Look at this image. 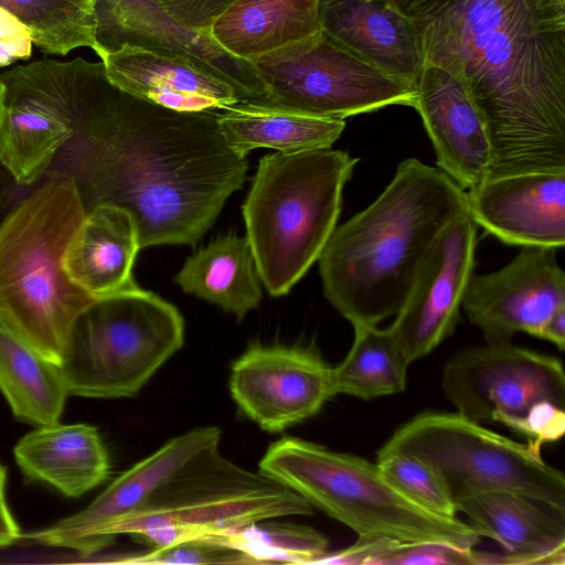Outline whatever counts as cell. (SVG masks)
<instances>
[{
	"label": "cell",
	"mask_w": 565,
	"mask_h": 565,
	"mask_svg": "<svg viewBox=\"0 0 565 565\" xmlns=\"http://www.w3.org/2000/svg\"><path fill=\"white\" fill-rule=\"evenodd\" d=\"M55 78L75 134L56 159L86 211L113 204L134 217L140 248L194 246L248 169L225 143L220 110L186 113L114 85L103 62H58Z\"/></svg>",
	"instance_id": "1"
},
{
	"label": "cell",
	"mask_w": 565,
	"mask_h": 565,
	"mask_svg": "<svg viewBox=\"0 0 565 565\" xmlns=\"http://www.w3.org/2000/svg\"><path fill=\"white\" fill-rule=\"evenodd\" d=\"M486 127L487 179L565 171V0H393Z\"/></svg>",
	"instance_id": "2"
},
{
	"label": "cell",
	"mask_w": 565,
	"mask_h": 565,
	"mask_svg": "<svg viewBox=\"0 0 565 565\" xmlns=\"http://www.w3.org/2000/svg\"><path fill=\"white\" fill-rule=\"evenodd\" d=\"M466 212V191L446 173L403 160L377 199L331 234L318 258L326 298L353 328L396 315L439 233Z\"/></svg>",
	"instance_id": "3"
},
{
	"label": "cell",
	"mask_w": 565,
	"mask_h": 565,
	"mask_svg": "<svg viewBox=\"0 0 565 565\" xmlns=\"http://www.w3.org/2000/svg\"><path fill=\"white\" fill-rule=\"evenodd\" d=\"M85 214L74 181L52 174L0 223V324L55 364L77 319L98 299L64 268Z\"/></svg>",
	"instance_id": "4"
},
{
	"label": "cell",
	"mask_w": 565,
	"mask_h": 565,
	"mask_svg": "<svg viewBox=\"0 0 565 565\" xmlns=\"http://www.w3.org/2000/svg\"><path fill=\"white\" fill-rule=\"evenodd\" d=\"M359 159L331 148L266 154L243 204L260 280L287 295L318 260L341 212Z\"/></svg>",
	"instance_id": "5"
},
{
	"label": "cell",
	"mask_w": 565,
	"mask_h": 565,
	"mask_svg": "<svg viewBox=\"0 0 565 565\" xmlns=\"http://www.w3.org/2000/svg\"><path fill=\"white\" fill-rule=\"evenodd\" d=\"M259 471L359 536L436 542L461 548H473L481 541L468 523L419 507L394 488L376 463L351 454L284 437L268 447Z\"/></svg>",
	"instance_id": "6"
},
{
	"label": "cell",
	"mask_w": 565,
	"mask_h": 565,
	"mask_svg": "<svg viewBox=\"0 0 565 565\" xmlns=\"http://www.w3.org/2000/svg\"><path fill=\"white\" fill-rule=\"evenodd\" d=\"M311 514V504L300 494L260 471L236 466L217 446L172 475L111 535L130 534L154 548L267 519Z\"/></svg>",
	"instance_id": "7"
},
{
	"label": "cell",
	"mask_w": 565,
	"mask_h": 565,
	"mask_svg": "<svg viewBox=\"0 0 565 565\" xmlns=\"http://www.w3.org/2000/svg\"><path fill=\"white\" fill-rule=\"evenodd\" d=\"M183 341L184 320L177 307L136 287L98 298L87 308L56 365L70 395L130 397Z\"/></svg>",
	"instance_id": "8"
},
{
	"label": "cell",
	"mask_w": 565,
	"mask_h": 565,
	"mask_svg": "<svg viewBox=\"0 0 565 565\" xmlns=\"http://www.w3.org/2000/svg\"><path fill=\"white\" fill-rule=\"evenodd\" d=\"M541 447L512 440L458 413L427 412L397 428L381 449L405 451L430 465L452 499L499 490L565 508V476L544 461Z\"/></svg>",
	"instance_id": "9"
},
{
	"label": "cell",
	"mask_w": 565,
	"mask_h": 565,
	"mask_svg": "<svg viewBox=\"0 0 565 565\" xmlns=\"http://www.w3.org/2000/svg\"><path fill=\"white\" fill-rule=\"evenodd\" d=\"M441 388L457 413L501 423L540 445L565 431L561 360L511 342L466 349L445 365Z\"/></svg>",
	"instance_id": "10"
},
{
	"label": "cell",
	"mask_w": 565,
	"mask_h": 565,
	"mask_svg": "<svg viewBox=\"0 0 565 565\" xmlns=\"http://www.w3.org/2000/svg\"><path fill=\"white\" fill-rule=\"evenodd\" d=\"M269 105L332 118L391 105L414 106L416 90L369 64L321 30L250 61Z\"/></svg>",
	"instance_id": "11"
},
{
	"label": "cell",
	"mask_w": 565,
	"mask_h": 565,
	"mask_svg": "<svg viewBox=\"0 0 565 565\" xmlns=\"http://www.w3.org/2000/svg\"><path fill=\"white\" fill-rule=\"evenodd\" d=\"M230 391L242 413L269 433L313 416L335 395L332 367L315 347L260 343L232 365Z\"/></svg>",
	"instance_id": "12"
},
{
	"label": "cell",
	"mask_w": 565,
	"mask_h": 565,
	"mask_svg": "<svg viewBox=\"0 0 565 565\" xmlns=\"http://www.w3.org/2000/svg\"><path fill=\"white\" fill-rule=\"evenodd\" d=\"M96 54L137 47L179 57L230 83L243 102L268 104L250 62L222 49L209 33L190 31L156 0H93Z\"/></svg>",
	"instance_id": "13"
},
{
	"label": "cell",
	"mask_w": 565,
	"mask_h": 565,
	"mask_svg": "<svg viewBox=\"0 0 565 565\" xmlns=\"http://www.w3.org/2000/svg\"><path fill=\"white\" fill-rule=\"evenodd\" d=\"M477 227L468 212L458 215L425 256L391 324L408 363L428 355L454 333L473 275Z\"/></svg>",
	"instance_id": "14"
},
{
	"label": "cell",
	"mask_w": 565,
	"mask_h": 565,
	"mask_svg": "<svg viewBox=\"0 0 565 565\" xmlns=\"http://www.w3.org/2000/svg\"><path fill=\"white\" fill-rule=\"evenodd\" d=\"M217 427H196L166 443L116 478L86 508L26 537L38 544L93 554L114 541L111 530L138 512L177 471L206 449L220 446Z\"/></svg>",
	"instance_id": "15"
},
{
	"label": "cell",
	"mask_w": 565,
	"mask_h": 565,
	"mask_svg": "<svg viewBox=\"0 0 565 565\" xmlns=\"http://www.w3.org/2000/svg\"><path fill=\"white\" fill-rule=\"evenodd\" d=\"M556 250L522 247L504 267L471 276L462 309L487 343H509L518 332L537 337L548 317L565 307V273Z\"/></svg>",
	"instance_id": "16"
},
{
	"label": "cell",
	"mask_w": 565,
	"mask_h": 565,
	"mask_svg": "<svg viewBox=\"0 0 565 565\" xmlns=\"http://www.w3.org/2000/svg\"><path fill=\"white\" fill-rule=\"evenodd\" d=\"M6 87L0 115V164L20 185L46 172L75 134L45 60L0 74Z\"/></svg>",
	"instance_id": "17"
},
{
	"label": "cell",
	"mask_w": 565,
	"mask_h": 565,
	"mask_svg": "<svg viewBox=\"0 0 565 565\" xmlns=\"http://www.w3.org/2000/svg\"><path fill=\"white\" fill-rule=\"evenodd\" d=\"M468 214L501 242L558 249L565 244V171L486 179L466 191Z\"/></svg>",
	"instance_id": "18"
},
{
	"label": "cell",
	"mask_w": 565,
	"mask_h": 565,
	"mask_svg": "<svg viewBox=\"0 0 565 565\" xmlns=\"http://www.w3.org/2000/svg\"><path fill=\"white\" fill-rule=\"evenodd\" d=\"M414 108L433 143L438 169L468 191L490 172L491 148L483 121L462 83L447 71L424 64Z\"/></svg>",
	"instance_id": "19"
},
{
	"label": "cell",
	"mask_w": 565,
	"mask_h": 565,
	"mask_svg": "<svg viewBox=\"0 0 565 565\" xmlns=\"http://www.w3.org/2000/svg\"><path fill=\"white\" fill-rule=\"evenodd\" d=\"M454 502L480 536L501 545L509 564H565V508L499 490L461 493Z\"/></svg>",
	"instance_id": "20"
},
{
	"label": "cell",
	"mask_w": 565,
	"mask_h": 565,
	"mask_svg": "<svg viewBox=\"0 0 565 565\" xmlns=\"http://www.w3.org/2000/svg\"><path fill=\"white\" fill-rule=\"evenodd\" d=\"M318 12L323 33L416 88L424 67L417 34L393 0H319Z\"/></svg>",
	"instance_id": "21"
},
{
	"label": "cell",
	"mask_w": 565,
	"mask_h": 565,
	"mask_svg": "<svg viewBox=\"0 0 565 565\" xmlns=\"http://www.w3.org/2000/svg\"><path fill=\"white\" fill-rule=\"evenodd\" d=\"M100 61L118 88L166 108L214 111L243 102L230 83L179 57L122 47Z\"/></svg>",
	"instance_id": "22"
},
{
	"label": "cell",
	"mask_w": 565,
	"mask_h": 565,
	"mask_svg": "<svg viewBox=\"0 0 565 565\" xmlns=\"http://www.w3.org/2000/svg\"><path fill=\"white\" fill-rule=\"evenodd\" d=\"M23 475L51 486L65 497L78 498L104 483L110 458L95 426L60 424L38 426L13 449Z\"/></svg>",
	"instance_id": "23"
},
{
	"label": "cell",
	"mask_w": 565,
	"mask_h": 565,
	"mask_svg": "<svg viewBox=\"0 0 565 565\" xmlns=\"http://www.w3.org/2000/svg\"><path fill=\"white\" fill-rule=\"evenodd\" d=\"M139 249L132 215L117 205L98 204L86 211L72 237L64 268L75 285L103 298L138 287L132 266Z\"/></svg>",
	"instance_id": "24"
},
{
	"label": "cell",
	"mask_w": 565,
	"mask_h": 565,
	"mask_svg": "<svg viewBox=\"0 0 565 565\" xmlns=\"http://www.w3.org/2000/svg\"><path fill=\"white\" fill-rule=\"evenodd\" d=\"M319 0H236L211 26L226 52L250 62L320 31Z\"/></svg>",
	"instance_id": "25"
},
{
	"label": "cell",
	"mask_w": 565,
	"mask_h": 565,
	"mask_svg": "<svg viewBox=\"0 0 565 565\" xmlns=\"http://www.w3.org/2000/svg\"><path fill=\"white\" fill-rule=\"evenodd\" d=\"M217 125L227 147L241 157L256 148L278 152L330 148L345 128L343 119L249 102L220 110Z\"/></svg>",
	"instance_id": "26"
},
{
	"label": "cell",
	"mask_w": 565,
	"mask_h": 565,
	"mask_svg": "<svg viewBox=\"0 0 565 565\" xmlns=\"http://www.w3.org/2000/svg\"><path fill=\"white\" fill-rule=\"evenodd\" d=\"M174 281L238 320L262 300L260 276L246 237L223 236L189 257Z\"/></svg>",
	"instance_id": "27"
},
{
	"label": "cell",
	"mask_w": 565,
	"mask_h": 565,
	"mask_svg": "<svg viewBox=\"0 0 565 565\" xmlns=\"http://www.w3.org/2000/svg\"><path fill=\"white\" fill-rule=\"evenodd\" d=\"M0 391L21 422H58L70 395L58 366L0 324Z\"/></svg>",
	"instance_id": "28"
},
{
	"label": "cell",
	"mask_w": 565,
	"mask_h": 565,
	"mask_svg": "<svg viewBox=\"0 0 565 565\" xmlns=\"http://www.w3.org/2000/svg\"><path fill=\"white\" fill-rule=\"evenodd\" d=\"M408 364L391 327H355L351 349L332 367L334 394L372 399L401 393L406 387Z\"/></svg>",
	"instance_id": "29"
},
{
	"label": "cell",
	"mask_w": 565,
	"mask_h": 565,
	"mask_svg": "<svg viewBox=\"0 0 565 565\" xmlns=\"http://www.w3.org/2000/svg\"><path fill=\"white\" fill-rule=\"evenodd\" d=\"M3 6L23 23L42 52L66 55L78 47L96 52L90 9L72 0H4Z\"/></svg>",
	"instance_id": "30"
},
{
	"label": "cell",
	"mask_w": 565,
	"mask_h": 565,
	"mask_svg": "<svg viewBox=\"0 0 565 565\" xmlns=\"http://www.w3.org/2000/svg\"><path fill=\"white\" fill-rule=\"evenodd\" d=\"M267 519L207 537L233 546L258 564H315L328 552L320 532L299 524Z\"/></svg>",
	"instance_id": "31"
},
{
	"label": "cell",
	"mask_w": 565,
	"mask_h": 565,
	"mask_svg": "<svg viewBox=\"0 0 565 565\" xmlns=\"http://www.w3.org/2000/svg\"><path fill=\"white\" fill-rule=\"evenodd\" d=\"M376 465L394 488L419 507L439 515L456 516V505L445 480L427 462L405 451L380 449Z\"/></svg>",
	"instance_id": "32"
},
{
	"label": "cell",
	"mask_w": 565,
	"mask_h": 565,
	"mask_svg": "<svg viewBox=\"0 0 565 565\" xmlns=\"http://www.w3.org/2000/svg\"><path fill=\"white\" fill-rule=\"evenodd\" d=\"M124 564H258L246 553L209 539H193L118 558Z\"/></svg>",
	"instance_id": "33"
},
{
	"label": "cell",
	"mask_w": 565,
	"mask_h": 565,
	"mask_svg": "<svg viewBox=\"0 0 565 565\" xmlns=\"http://www.w3.org/2000/svg\"><path fill=\"white\" fill-rule=\"evenodd\" d=\"M481 565L497 564L495 553L461 548L436 542H395L377 565Z\"/></svg>",
	"instance_id": "34"
},
{
	"label": "cell",
	"mask_w": 565,
	"mask_h": 565,
	"mask_svg": "<svg viewBox=\"0 0 565 565\" xmlns=\"http://www.w3.org/2000/svg\"><path fill=\"white\" fill-rule=\"evenodd\" d=\"M183 28L209 33L212 24L236 0H156ZM210 34V33H209Z\"/></svg>",
	"instance_id": "35"
},
{
	"label": "cell",
	"mask_w": 565,
	"mask_h": 565,
	"mask_svg": "<svg viewBox=\"0 0 565 565\" xmlns=\"http://www.w3.org/2000/svg\"><path fill=\"white\" fill-rule=\"evenodd\" d=\"M397 542L382 536H359L349 547L327 552L315 564L328 565H377L380 557Z\"/></svg>",
	"instance_id": "36"
},
{
	"label": "cell",
	"mask_w": 565,
	"mask_h": 565,
	"mask_svg": "<svg viewBox=\"0 0 565 565\" xmlns=\"http://www.w3.org/2000/svg\"><path fill=\"white\" fill-rule=\"evenodd\" d=\"M32 45L30 33L23 23L0 6V67L29 58Z\"/></svg>",
	"instance_id": "37"
},
{
	"label": "cell",
	"mask_w": 565,
	"mask_h": 565,
	"mask_svg": "<svg viewBox=\"0 0 565 565\" xmlns=\"http://www.w3.org/2000/svg\"><path fill=\"white\" fill-rule=\"evenodd\" d=\"M537 338L554 343L561 351L565 347V307L557 309L542 326Z\"/></svg>",
	"instance_id": "38"
},
{
	"label": "cell",
	"mask_w": 565,
	"mask_h": 565,
	"mask_svg": "<svg viewBox=\"0 0 565 565\" xmlns=\"http://www.w3.org/2000/svg\"><path fill=\"white\" fill-rule=\"evenodd\" d=\"M21 539L20 527L11 511L0 507V547L15 543Z\"/></svg>",
	"instance_id": "39"
},
{
	"label": "cell",
	"mask_w": 565,
	"mask_h": 565,
	"mask_svg": "<svg viewBox=\"0 0 565 565\" xmlns=\"http://www.w3.org/2000/svg\"><path fill=\"white\" fill-rule=\"evenodd\" d=\"M6 486H7V469L4 466L0 463V507L3 509H9L7 497H6Z\"/></svg>",
	"instance_id": "40"
},
{
	"label": "cell",
	"mask_w": 565,
	"mask_h": 565,
	"mask_svg": "<svg viewBox=\"0 0 565 565\" xmlns=\"http://www.w3.org/2000/svg\"><path fill=\"white\" fill-rule=\"evenodd\" d=\"M4 97H6V87L3 83L0 81V115L4 105Z\"/></svg>",
	"instance_id": "41"
},
{
	"label": "cell",
	"mask_w": 565,
	"mask_h": 565,
	"mask_svg": "<svg viewBox=\"0 0 565 565\" xmlns=\"http://www.w3.org/2000/svg\"><path fill=\"white\" fill-rule=\"evenodd\" d=\"M74 2H77L93 11V0H72Z\"/></svg>",
	"instance_id": "42"
},
{
	"label": "cell",
	"mask_w": 565,
	"mask_h": 565,
	"mask_svg": "<svg viewBox=\"0 0 565 565\" xmlns=\"http://www.w3.org/2000/svg\"><path fill=\"white\" fill-rule=\"evenodd\" d=\"M4 3V0H0V6H3ZM4 7V6H3Z\"/></svg>",
	"instance_id": "43"
}]
</instances>
